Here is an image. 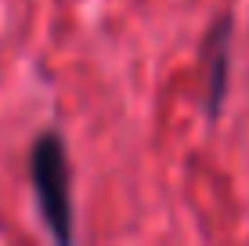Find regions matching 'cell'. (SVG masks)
Instances as JSON below:
<instances>
[{
    "mask_svg": "<svg viewBox=\"0 0 249 246\" xmlns=\"http://www.w3.org/2000/svg\"><path fill=\"white\" fill-rule=\"evenodd\" d=\"M29 181H33L40 221L47 225L51 239L69 246L76 239V221H72V174H69V152L62 134L44 131L33 141Z\"/></svg>",
    "mask_w": 249,
    "mask_h": 246,
    "instance_id": "6da1fadb",
    "label": "cell"
},
{
    "mask_svg": "<svg viewBox=\"0 0 249 246\" xmlns=\"http://www.w3.org/2000/svg\"><path fill=\"white\" fill-rule=\"evenodd\" d=\"M231 29H235V19H231V15H220V19L210 25L206 44H202V65H206V120H210V123L220 116L224 98H228Z\"/></svg>",
    "mask_w": 249,
    "mask_h": 246,
    "instance_id": "7a4b0ae2",
    "label": "cell"
}]
</instances>
